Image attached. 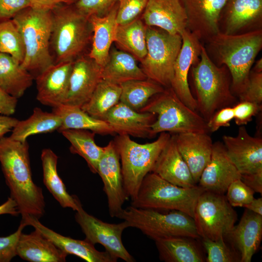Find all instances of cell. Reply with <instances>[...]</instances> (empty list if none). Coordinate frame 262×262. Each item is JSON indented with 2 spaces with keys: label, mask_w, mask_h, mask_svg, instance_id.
<instances>
[{
  "label": "cell",
  "mask_w": 262,
  "mask_h": 262,
  "mask_svg": "<svg viewBox=\"0 0 262 262\" xmlns=\"http://www.w3.org/2000/svg\"><path fill=\"white\" fill-rule=\"evenodd\" d=\"M70 143L72 153L77 154L86 162L90 171L97 173L98 162L104 151V147L96 144L95 133L85 130L67 129L60 132Z\"/></svg>",
  "instance_id": "36"
},
{
  "label": "cell",
  "mask_w": 262,
  "mask_h": 262,
  "mask_svg": "<svg viewBox=\"0 0 262 262\" xmlns=\"http://www.w3.org/2000/svg\"><path fill=\"white\" fill-rule=\"evenodd\" d=\"M201 240L207 254V262H240L239 255L225 242V238L216 240L201 238Z\"/></svg>",
  "instance_id": "40"
},
{
  "label": "cell",
  "mask_w": 262,
  "mask_h": 262,
  "mask_svg": "<svg viewBox=\"0 0 262 262\" xmlns=\"http://www.w3.org/2000/svg\"><path fill=\"white\" fill-rule=\"evenodd\" d=\"M118 0H78L74 4L76 9L87 17L92 16H102L106 15Z\"/></svg>",
  "instance_id": "43"
},
{
  "label": "cell",
  "mask_w": 262,
  "mask_h": 262,
  "mask_svg": "<svg viewBox=\"0 0 262 262\" xmlns=\"http://www.w3.org/2000/svg\"><path fill=\"white\" fill-rule=\"evenodd\" d=\"M114 42L121 50L142 61L147 52L146 25L139 17L128 23L118 24Z\"/></svg>",
  "instance_id": "34"
},
{
  "label": "cell",
  "mask_w": 262,
  "mask_h": 262,
  "mask_svg": "<svg viewBox=\"0 0 262 262\" xmlns=\"http://www.w3.org/2000/svg\"><path fill=\"white\" fill-rule=\"evenodd\" d=\"M187 18V29L200 41L219 32V21L227 0H181Z\"/></svg>",
  "instance_id": "18"
},
{
  "label": "cell",
  "mask_w": 262,
  "mask_h": 262,
  "mask_svg": "<svg viewBox=\"0 0 262 262\" xmlns=\"http://www.w3.org/2000/svg\"><path fill=\"white\" fill-rule=\"evenodd\" d=\"M97 173L103 183L109 214L112 217H116L122 211V206L128 198L123 186L120 157L114 141L104 147L98 163Z\"/></svg>",
  "instance_id": "14"
},
{
  "label": "cell",
  "mask_w": 262,
  "mask_h": 262,
  "mask_svg": "<svg viewBox=\"0 0 262 262\" xmlns=\"http://www.w3.org/2000/svg\"><path fill=\"white\" fill-rule=\"evenodd\" d=\"M27 226H31L67 255L72 254L87 262H116L106 251H99L86 240H80L63 236L43 225L39 219L32 216L22 218Z\"/></svg>",
  "instance_id": "23"
},
{
  "label": "cell",
  "mask_w": 262,
  "mask_h": 262,
  "mask_svg": "<svg viewBox=\"0 0 262 262\" xmlns=\"http://www.w3.org/2000/svg\"><path fill=\"white\" fill-rule=\"evenodd\" d=\"M233 119V107H226L217 110L207 122L209 131L215 132L222 127L229 126Z\"/></svg>",
  "instance_id": "48"
},
{
  "label": "cell",
  "mask_w": 262,
  "mask_h": 262,
  "mask_svg": "<svg viewBox=\"0 0 262 262\" xmlns=\"http://www.w3.org/2000/svg\"><path fill=\"white\" fill-rule=\"evenodd\" d=\"M244 207L254 213L262 215V198H254Z\"/></svg>",
  "instance_id": "54"
},
{
  "label": "cell",
  "mask_w": 262,
  "mask_h": 262,
  "mask_svg": "<svg viewBox=\"0 0 262 262\" xmlns=\"http://www.w3.org/2000/svg\"><path fill=\"white\" fill-rule=\"evenodd\" d=\"M102 67L87 56L82 55L73 64L67 95L64 104L81 107L92 96L102 80Z\"/></svg>",
  "instance_id": "17"
},
{
  "label": "cell",
  "mask_w": 262,
  "mask_h": 262,
  "mask_svg": "<svg viewBox=\"0 0 262 262\" xmlns=\"http://www.w3.org/2000/svg\"><path fill=\"white\" fill-rule=\"evenodd\" d=\"M58 159V156L50 149L42 150L41 160L44 184L63 208H70L76 211L81 203L76 196L69 194L59 177L57 169Z\"/></svg>",
  "instance_id": "29"
},
{
  "label": "cell",
  "mask_w": 262,
  "mask_h": 262,
  "mask_svg": "<svg viewBox=\"0 0 262 262\" xmlns=\"http://www.w3.org/2000/svg\"><path fill=\"white\" fill-rule=\"evenodd\" d=\"M52 112L61 118L62 125L58 130L60 132L67 129H80L101 135L115 134L106 121L93 117L80 107L62 104L52 108Z\"/></svg>",
  "instance_id": "33"
},
{
  "label": "cell",
  "mask_w": 262,
  "mask_h": 262,
  "mask_svg": "<svg viewBox=\"0 0 262 262\" xmlns=\"http://www.w3.org/2000/svg\"><path fill=\"white\" fill-rule=\"evenodd\" d=\"M180 35L182 45L175 63L170 87L183 103L197 112L196 102L188 83V74L191 66L199 60L202 44L187 29Z\"/></svg>",
  "instance_id": "13"
},
{
  "label": "cell",
  "mask_w": 262,
  "mask_h": 262,
  "mask_svg": "<svg viewBox=\"0 0 262 262\" xmlns=\"http://www.w3.org/2000/svg\"><path fill=\"white\" fill-rule=\"evenodd\" d=\"M78 0H31V7L52 11L61 5L74 4Z\"/></svg>",
  "instance_id": "50"
},
{
  "label": "cell",
  "mask_w": 262,
  "mask_h": 262,
  "mask_svg": "<svg viewBox=\"0 0 262 262\" xmlns=\"http://www.w3.org/2000/svg\"><path fill=\"white\" fill-rule=\"evenodd\" d=\"M194 238L175 236L155 240L160 260L165 262H203L204 258Z\"/></svg>",
  "instance_id": "32"
},
{
  "label": "cell",
  "mask_w": 262,
  "mask_h": 262,
  "mask_svg": "<svg viewBox=\"0 0 262 262\" xmlns=\"http://www.w3.org/2000/svg\"><path fill=\"white\" fill-rule=\"evenodd\" d=\"M29 145L10 137L0 138V164L10 196L16 204L22 218L39 219L45 212L42 189L33 180Z\"/></svg>",
  "instance_id": "1"
},
{
  "label": "cell",
  "mask_w": 262,
  "mask_h": 262,
  "mask_svg": "<svg viewBox=\"0 0 262 262\" xmlns=\"http://www.w3.org/2000/svg\"><path fill=\"white\" fill-rule=\"evenodd\" d=\"M33 75L10 55L0 52V88L13 97H21L33 83Z\"/></svg>",
  "instance_id": "31"
},
{
  "label": "cell",
  "mask_w": 262,
  "mask_h": 262,
  "mask_svg": "<svg viewBox=\"0 0 262 262\" xmlns=\"http://www.w3.org/2000/svg\"><path fill=\"white\" fill-rule=\"evenodd\" d=\"M121 93L120 84L102 79L81 108L93 117L104 120L107 113L120 101Z\"/></svg>",
  "instance_id": "37"
},
{
  "label": "cell",
  "mask_w": 262,
  "mask_h": 262,
  "mask_svg": "<svg viewBox=\"0 0 262 262\" xmlns=\"http://www.w3.org/2000/svg\"><path fill=\"white\" fill-rule=\"evenodd\" d=\"M241 262H250L262 238V215L246 209L237 225L225 236Z\"/></svg>",
  "instance_id": "22"
},
{
  "label": "cell",
  "mask_w": 262,
  "mask_h": 262,
  "mask_svg": "<svg viewBox=\"0 0 262 262\" xmlns=\"http://www.w3.org/2000/svg\"><path fill=\"white\" fill-rule=\"evenodd\" d=\"M116 217L127 221L130 227L137 228L154 241L175 236L200 238L194 219L178 211L162 213L131 205L123 209Z\"/></svg>",
  "instance_id": "9"
},
{
  "label": "cell",
  "mask_w": 262,
  "mask_h": 262,
  "mask_svg": "<svg viewBox=\"0 0 262 262\" xmlns=\"http://www.w3.org/2000/svg\"><path fill=\"white\" fill-rule=\"evenodd\" d=\"M142 19L146 26L157 27L172 34H180L187 26L181 0H148Z\"/></svg>",
  "instance_id": "21"
},
{
  "label": "cell",
  "mask_w": 262,
  "mask_h": 262,
  "mask_svg": "<svg viewBox=\"0 0 262 262\" xmlns=\"http://www.w3.org/2000/svg\"><path fill=\"white\" fill-rule=\"evenodd\" d=\"M238 97L240 101H247L262 104V72L250 71L246 85Z\"/></svg>",
  "instance_id": "44"
},
{
  "label": "cell",
  "mask_w": 262,
  "mask_h": 262,
  "mask_svg": "<svg viewBox=\"0 0 262 262\" xmlns=\"http://www.w3.org/2000/svg\"><path fill=\"white\" fill-rule=\"evenodd\" d=\"M226 196L232 207H244L254 198V192L241 179L232 182L227 190Z\"/></svg>",
  "instance_id": "41"
},
{
  "label": "cell",
  "mask_w": 262,
  "mask_h": 262,
  "mask_svg": "<svg viewBox=\"0 0 262 262\" xmlns=\"http://www.w3.org/2000/svg\"><path fill=\"white\" fill-rule=\"evenodd\" d=\"M148 0H118L116 15L118 24L128 23L144 12Z\"/></svg>",
  "instance_id": "42"
},
{
  "label": "cell",
  "mask_w": 262,
  "mask_h": 262,
  "mask_svg": "<svg viewBox=\"0 0 262 262\" xmlns=\"http://www.w3.org/2000/svg\"><path fill=\"white\" fill-rule=\"evenodd\" d=\"M151 172L178 186L190 188L196 185L187 164L178 149L175 135H171Z\"/></svg>",
  "instance_id": "26"
},
{
  "label": "cell",
  "mask_w": 262,
  "mask_h": 262,
  "mask_svg": "<svg viewBox=\"0 0 262 262\" xmlns=\"http://www.w3.org/2000/svg\"><path fill=\"white\" fill-rule=\"evenodd\" d=\"M118 2L106 15L89 17L92 32V44L89 58L102 67L106 63L112 43L115 41L117 26L116 15Z\"/></svg>",
  "instance_id": "27"
},
{
  "label": "cell",
  "mask_w": 262,
  "mask_h": 262,
  "mask_svg": "<svg viewBox=\"0 0 262 262\" xmlns=\"http://www.w3.org/2000/svg\"><path fill=\"white\" fill-rule=\"evenodd\" d=\"M8 214L17 216L19 214L15 201L11 197L0 205V215Z\"/></svg>",
  "instance_id": "53"
},
{
  "label": "cell",
  "mask_w": 262,
  "mask_h": 262,
  "mask_svg": "<svg viewBox=\"0 0 262 262\" xmlns=\"http://www.w3.org/2000/svg\"><path fill=\"white\" fill-rule=\"evenodd\" d=\"M31 5V0H0V22L12 19Z\"/></svg>",
  "instance_id": "47"
},
{
  "label": "cell",
  "mask_w": 262,
  "mask_h": 262,
  "mask_svg": "<svg viewBox=\"0 0 262 262\" xmlns=\"http://www.w3.org/2000/svg\"><path fill=\"white\" fill-rule=\"evenodd\" d=\"M73 62L54 64L35 78L38 101L52 108L64 104Z\"/></svg>",
  "instance_id": "20"
},
{
  "label": "cell",
  "mask_w": 262,
  "mask_h": 262,
  "mask_svg": "<svg viewBox=\"0 0 262 262\" xmlns=\"http://www.w3.org/2000/svg\"><path fill=\"white\" fill-rule=\"evenodd\" d=\"M204 191L198 185L190 188L175 185L150 172L143 180L131 206L158 211H178L193 218L197 200Z\"/></svg>",
  "instance_id": "8"
},
{
  "label": "cell",
  "mask_w": 262,
  "mask_h": 262,
  "mask_svg": "<svg viewBox=\"0 0 262 262\" xmlns=\"http://www.w3.org/2000/svg\"><path fill=\"white\" fill-rule=\"evenodd\" d=\"M227 153L241 175L262 170V139L251 136L244 126L235 136L224 135Z\"/></svg>",
  "instance_id": "16"
},
{
  "label": "cell",
  "mask_w": 262,
  "mask_h": 262,
  "mask_svg": "<svg viewBox=\"0 0 262 262\" xmlns=\"http://www.w3.org/2000/svg\"><path fill=\"white\" fill-rule=\"evenodd\" d=\"M241 179L254 192L262 194V170L252 173L241 175Z\"/></svg>",
  "instance_id": "51"
},
{
  "label": "cell",
  "mask_w": 262,
  "mask_h": 262,
  "mask_svg": "<svg viewBox=\"0 0 262 262\" xmlns=\"http://www.w3.org/2000/svg\"><path fill=\"white\" fill-rule=\"evenodd\" d=\"M75 218L85 234V240L94 246L101 245L105 251L116 259L119 258L126 262L135 261L122 241L124 230L130 227L127 221L123 220L118 224L103 222L86 212L81 204L76 211Z\"/></svg>",
  "instance_id": "12"
},
{
  "label": "cell",
  "mask_w": 262,
  "mask_h": 262,
  "mask_svg": "<svg viewBox=\"0 0 262 262\" xmlns=\"http://www.w3.org/2000/svg\"><path fill=\"white\" fill-rule=\"evenodd\" d=\"M167 132L160 133L153 142L139 144L127 135H117L114 142L121 161L125 195L128 199L136 196L145 176L151 172L161 151L171 137Z\"/></svg>",
  "instance_id": "6"
},
{
  "label": "cell",
  "mask_w": 262,
  "mask_h": 262,
  "mask_svg": "<svg viewBox=\"0 0 262 262\" xmlns=\"http://www.w3.org/2000/svg\"><path fill=\"white\" fill-rule=\"evenodd\" d=\"M156 119L154 114L138 112L119 101L107 113L104 120L118 135L151 138V127Z\"/></svg>",
  "instance_id": "25"
},
{
  "label": "cell",
  "mask_w": 262,
  "mask_h": 262,
  "mask_svg": "<svg viewBox=\"0 0 262 262\" xmlns=\"http://www.w3.org/2000/svg\"><path fill=\"white\" fill-rule=\"evenodd\" d=\"M205 42L203 46L211 60L229 69L231 91L238 96L246 85L252 66L262 49V29L234 34L219 32Z\"/></svg>",
  "instance_id": "2"
},
{
  "label": "cell",
  "mask_w": 262,
  "mask_h": 262,
  "mask_svg": "<svg viewBox=\"0 0 262 262\" xmlns=\"http://www.w3.org/2000/svg\"><path fill=\"white\" fill-rule=\"evenodd\" d=\"M234 119L239 126H244L251 121L252 117L262 110V104L241 101L233 107Z\"/></svg>",
  "instance_id": "46"
},
{
  "label": "cell",
  "mask_w": 262,
  "mask_h": 262,
  "mask_svg": "<svg viewBox=\"0 0 262 262\" xmlns=\"http://www.w3.org/2000/svg\"><path fill=\"white\" fill-rule=\"evenodd\" d=\"M197 111L207 121L217 110L236 101L231 89V76L225 65L217 66L202 44L200 58L191 66Z\"/></svg>",
  "instance_id": "3"
},
{
  "label": "cell",
  "mask_w": 262,
  "mask_h": 262,
  "mask_svg": "<svg viewBox=\"0 0 262 262\" xmlns=\"http://www.w3.org/2000/svg\"><path fill=\"white\" fill-rule=\"evenodd\" d=\"M193 219L200 238H224L235 225L237 214L224 194L204 191L199 196Z\"/></svg>",
  "instance_id": "11"
},
{
  "label": "cell",
  "mask_w": 262,
  "mask_h": 262,
  "mask_svg": "<svg viewBox=\"0 0 262 262\" xmlns=\"http://www.w3.org/2000/svg\"><path fill=\"white\" fill-rule=\"evenodd\" d=\"M0 52L10 55L20 64L24 60L23 42L12 19L0 22Z\"/></svg>",
  "instance_id": "39"
},
{
  "label": "cell",
  "mask_w": 262,
  "mask_h": 262,
  "mask_svg": "<svg viewBox=\"0 0 262 262\" xmlns=\"http://www.w3.org/2000/svg\"><path fill=\"white\" fill-rule=\"evenodd\" d=\"M18 121V119L9 115H0V138L12 130Z\"/></svg>",
  "instance_id": "52"
},
{
  "label": "cell",
  "mask_w": 262,
  "mask_h": 262,
  "mask_svg": "<svg viewBox=\"0 0 262 262\" xmlns=\"http://www.w3.org/2000/svg\"><path fill=\"white\" fill-rule=\"evenodd\" d=\"M120 85L121 88L120 102L137 111L152 97L165 89L162 85L148 79L130 81Z\"/></svg>",
  "instance_id": "38"
},
{
  "label": "cell",
  "mask_w": 262,
  "mask_h": 262,
  "mask_svg": "<svg viewBox=\"0 0 262 262\" xmlns=\"http://www.w3.org/2000/svg\"><path fill=\"white\" fill-rule=\"evenodd\" d=\"M17 99L10 95L0 88V114L5 115L15 113Z\"/></svg>",
  "instance_id": "49"
},
{
  "label": "cell",
  "mask_w": 262,
  "mask_h": 262,
  "mask_svg": "<svg viewBox=\"0 0 262 262\" xmlns=\"http://www.w3.org/2000/svg\"><path fill=\"white\" fill-rule=\"evenodd\" d=\"M62 125L61 117L53 112L43 111L35 107L28 119L20 121L12 130L10 137L13 140L25 142L31 135L58 131Z\"/></svg>",
  "instance_id": "35"
},
{
  "label": "cell",
  "mask_w": 262,
  "mask_h": 262,
  "mask_svg": "<svg viewBox=\"0 0 262 262\" xmlns=\"http://www.w3.org/2000/svg\"><path fill=\"white\" fill-rule=\"evenodd\" d=\"M138 112L156 115L151 127V137L163 132L176 134L210 132L206 120L183 103L171 87L152 97Z\"/></svg>",
  "instance_id": "7"
},
{
  "label": "cell",
  "mask_w": 262,
  "mask_h": 262,
  "mask_svg": "<svg viewBox=\"0 0 262 262\" xmlns=\"http://www.w3.org/2000/svg\"><path fill=\"white\" fill-rule=\"evenodd\" d=\"M19 31L24 46L25 56L21 66L35 79L54 64L50 53L51 11L28 7L12 19Z\"/></svg>",
  "instance_id": "4"
},
{
  "label": "cell",
  "mask_w": 262,
  "mask_h": 262,
  "mask_svg": "<svg viewBox=\"0 0 262 262\" xmlns=\"http://www.w3.org/2000/svg\"><path fill=\"white\" fill-rule=\"evenodd\" d=\"M241 174L229 157L223 143H213L211 159L198 183L205 191L224 194L229 184Z\"/></svg>",
  "instance_id": "19"
},
{
  "label": "cell",
  "mask_w": 262,
  "mask_h": 262,
  "mask_svg": "<svg viewBox=\"0 0 262 262\" xmlns=\"http://www.w3.org/2000/svg\"><path fill=\"white\" fill-rule=\"evenodd\" d=\"M262 0H227L219 21V32L234 34L262 29Z\"/></svg>",
  "instance_id": "15"
},
{
  "label": "cell",
  "mask_w": 262,
  "mask_h": 262,
  "mask_svg": "<svg viewBox=\"0 0 262 262\" xmlns=\"http://www.w3.org/2000/svg\"><path fill=\"white\" fill-rule=\"evenodd\" d=\"M136 61L125 51L113 49L110 51L106 64L102 67V79L120 84L130 81L147 79Z\"/></svg>",
  "instance_id": "30"
},
{
  "label": "cell",
  "mask_w": 262,
  "mask_h": 262,
  "mask_svg": "<svg viewBox=\"0 0 262 262\" xmlns=\"http://www.w3.org/2000/svg\"><path fill=\"white\" fill-rule=\"evenodd\" d=\"M174 135L178 149L196 184L211 159L213 143L212 138L207 133L185 132Z\"/></svg>",
  "instance_id": "24"
},
{
  "label": "cell",
  "mask_w": 262,
  "mask_h": 262,
  "mask_svg": "<svg viewBox=\"0 0 262 262\" xmlns=\"http://www.w3.org/2000/svg\"><path fill=\"white\" fill-rule=\"evenodd\" d=\"M255 72H262V59L261 58L257 60L251 70Z\"/></svg>",
  "instance_id": "55"
},
{
  "label": "cell",
  "mask_w": 262,
  "mask_h": 262,
  "mask_svg": "<svg viewBox=\"0 0 262 262\" xmlns=\"http://www.w3.org/2000/svg\"><path fill=\"white\" fill-rule=\"evenodd\" d=\"M51 13L50 46L54 55V64L73 62L82 55L89 42L92 29L89 18L74 4L60 6Z\"/></svg>",
  "instance_id": "5"
},
{
  "label": "cell",
  "mask_w": 262,
  "mask_h": 262,
  "mask_svg": "<svg viewBox=\"0 0 262 262\" xmlns=\"http://www.w3.org/2000/svg\"><path fill=\"white\" fill-rule=\"evenodd\" d=\"M146 43L147 54L140 62L142 70L147 79L164 87H170L175 63L182 45L181 35L146 26Z\"/></svg>",
  "instance_id": "10"
},
{
  "label": "cell",
  "mask_w": 262,
  "mask_h": 262,
  "mask_svg": "<svg viewBox=\"0 0 262 262\" xmlns=\"http://www.w3.org/2000/svg\"><path fill=\"white\" fill-rule=\"evenodd\" d=\"M16 254L30 262H64L68 255L35 229L30 234L21 233Z\"/></svg>",
  "instance_id": "28"
},
{
  "label": "cell",
  "mask_w": 262,
  "mask_h": 262,
  "mask_svg": "<svg viewBox=\"0 0 262 262\" xmlns=\"http://www.w3.org/2000/svg\"><path fill=\"white\" fill-rule=\"evenodd\" d=\"M27 226L21 220L17 230L7 236H0V262H9L17 255L16 247L20 234Z\"/></svg>",
  "instance_id": "45"
}]
</instances>
